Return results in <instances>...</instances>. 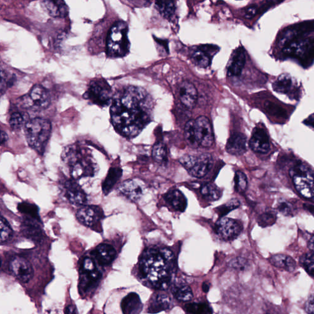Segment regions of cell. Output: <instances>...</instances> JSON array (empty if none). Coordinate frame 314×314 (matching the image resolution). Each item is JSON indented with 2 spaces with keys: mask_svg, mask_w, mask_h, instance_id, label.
<instances>
[{
  "mask_svg": "<svg viewBox=\"0 0 314 314\" xmlns=\"http://www.w3.org/2000/svg\"><path fill=\"white\" fill-rule=\"evenodd\" d=\"M303 268L308 274L314 277V253L312 252L304 254L300 258Z\"/></svg>",
  "mask_w": 314,
  "mask_h": 314,
  "instance_id": "obj_40",
  "label": "cell"
},
{
  "mask_svg": "<svg viewBox=\"0 0 314 314\" xmlns=\"http://www.w3.org/2000/svg\"><path fill=\"white\" fill-rule=\"evenodd\" d=\"M257 8L255 6L248 7L245 12V17L247 19H252L257 13Z\"/></svg>",
  "mask_w": 314,
  "mask_h": 314,
  "instance_id": "obj_51",
  "label": "cell"
},
{
  "mask_svg": "<svg viewBox=\"0 0 314 314\" xmlns=\"http://www.w3.org/2000/svg\"><path fill=\"white\" fill-rule=\"evenodd\" d=\"M171 305V298L168 295L163 293L154 294L150 301L148 312L151 313H157L169 309Z\"/></svg>",
  "mask_w": 314,
  "mask_h": 314,
  "instance_id": "obj_27",
  "label": "cell"
},
{
  "mask_svg": "<svg viewBox=\"0 0 314 314\" xmlns=\"http://www.w3.org/2000/svg\"><path fill=\"white\" fill-rule=\"evenodd\" d=\"M282 53L287 58L296 60L303 67H310L314 62V38H299L286 44Z\"/></svg>",
  "mask_w": 314,
  "mask_h": 314,
  "instance_id": "obj_6",
  "label": "cell"
},
{
  "mask_svg": "<svg viewBox=\"0 0 314 314\" xmlns=\"http://www.w3.org/2000/svg\"><path fill=\"white\" fill-rule=\"evenodd\" d=\"M18 209L21 213L26 215L28 218L40 220L39 215H38L39 209L35 204L24 202L19 204Z\"/></svg>",
  "mask_w": 314,
  "mask_h": 314,
  "instance_id": "obj_37",
  "label": "cell"
},
{
  "mask_svg": "<svg viewBox=\"0 0 314 314\" xmlns=\"http://www.w3.org/2000/svg\"><path fill=\"white\" fill-rule=\"evenodd\" d=\"M165 199L176 211L184 212L187 206V200L184 194L177 189L169 190L165 194Z\"/></svg>",
  "mask_w": 314,
  "mask_h": 314,
  "instance_id": "obj_26",
  "label": "cell"
},
{
  "mask_svg": "<svg viewBox=\"0 0 314 314\" xmlns=\"http://www.w3.org/2000/svg\"><path fill=\"white\" fill-rule=\"evenodd\" d=\"M304 207L305 209L307 210L308 212L314 214V206L310 205V204H304Z\"/></svg>",
  "mask_w": 314,
  "mask_h": 314,
  "instance_id": "obj_56",
  "label": "cell"
},
{
  "mask_svg": "<svg viewBox=\"0 0 314 314\" xmlns=\"http://www.w3.org/2000/svg\"><path fill=\"white\" fill-rule=\"evenodd\" d=\"M209 287H210V285L208 283H204L203 285V291L205 292V293H207V292H208L209 290Z\"/></svg>",
  "mask_w": 314,
  "mask_h": 314,
  "instance_id": "obj_57",
  "label": "cell"
},
{
  "mask_svg": "<svg viewBox=\"0 0 314 314\" xmlns=\"http://www.w3.org/2000/svg\"><path fill=\"white\" fill-rule=\"evenodd\" d=\"M265 314H280L277 312L276 310L272 309L269 310Z\"/></svg>",
  "mask_w": 314,
  "mask_h": 314,
  "instance_id": "obj_58",
  "label": "cell"
},
{
  "mask_svg": "<svg viewBox=\"0 0 314 314\" xmlns=\"http://www.w3.org/2000/svg\"><path fill=\"white\" fill-rule=\"evenodd\" d=\"M65 313L66 314H78L77 308L75 305L71 304L68 305L65 309Z\"/></svg>",
  "mask_w": 314,
  "mask_h": 314,
  "instance_id": "obj_52",
  "label": "cell"
},
{
  "mask_svg": "<svg viewBox=\"0 0 314 314\" xmlns=\"http://www.w3.org/2000/svg\"><path fill=\"white\" fill-rule=\"evenodd\" d=\"M63 162L69 169L73 179L93 177L97 173L98 166L89 149L78 145L68 146L62 155Z\"/></svg>",
  "mask_w": 314,
  "mask_h": 314,
  "instance_id": "obj_3",
  "label": "cell"
},
{
  "mask_svg": "<svg viewBox=\"0 0 314 314\" xmlns=\"http://www.w3.org/2000/svg\"><path fill=\"white\" fill-rule=\"evenodd\" d=\"M174 296L180 301L187 302L193 298V292L190 286L184 285L178 286L173 290Z\"/></svg>",
  "mask_w": 314,
  "mask_h": 314,
  "instance_id": "obj_38",
  "label": "cell"
},
{
  "mask_svg": "<svg viewBox=\"0 0 314 314\" xmlns=\"http://www.w3.org/2000/svg\"><path fill=\"white\" fill-rule=\"evenodd\" d=\"M304 124L314 128V113L311 114L309 117H308V118L305 120Z\"/></svg>",
  "mask_w": 314,
  "mask_h": 314,
  "instance_id": "obj_53",
  "label": "cell"
},
{
  "mask_svg": "<svg viewBox=\"0 0 314 314\" xmlns=\"http://www.w3.org/2000/svg\"><path fill=\"white\" fill-rule=\"evenodd\" d=\"M194 120H191L185 125L184 136L185 140L189 145L196 147L195 132H194Z\"/></svg>",
  "mask_w": 314,
  "mask_h": 314,
  "instance_id": "obj_44",
  "label": "cell"
},
{
  "mask_svg": "<svg viewBox=\"0 0 314 314\" xmlns=\"http://www.w3.org/2000/svg\"><path fill=\"white\" fill-rule=\"evenodd\" d=\"M226 151L231 155H241L247 151L246 136L241 133H235L229 138L226 146Z\"/></svg>",
  "mask_w": 314,
  "mask_h": 314,
  "instance_id": "obj_21",
  "label": "cell"
},
{
  "mask_svg": "<svg viewBox=\"0 0 314 314\" xmlns=\"http://www.w3.org/2000/svg\"><path fill=\"white\" fill-rule=\"evenodd\" d=\"M93 255L100 264L109 265L116 257V251L111 245L101 244L95 248Z\"/></svg>",
  "mask_w": 314,
  "mask_h": 314,
  "instance_id": "obj_22",
  "label": "cell"
},
{
  "mask_svg": "<svg viewBox=\"0 0 314 314\" xmlns=\"http://www.w3.org/2000/svg\"><path fill=\"white\" fill-rule=\"evenodd\" d=\"M81 269L82 272H91L97 269L94 260L91 258L86 257L81 264Z\"/></svg>",
  "mask_w": 314,
  "mask_h": 314,
  "instance_id": "obj_47",
  "label": "cell"
},
{
  "mask_svg": "<svg viewBox=\"0 0 314 314\" xmlns=\"http://www.w3.org/2000/svg\"><path fill=\"white\" fill-rule=\"evenodd\" d=\"M246 61L244 48L239 47L233 52L229 62L227 75L228 76H238L241 75Z\"/></svg>",
  "mask_w": 314,
  "mask_h": 314,
  "instance_id": "obj_20",
  "label": "cell"
},
{
  "mask_svg": "<svg viewBox=\"0 0 314 314\" xmlns=\"http://www.w3.org/2000/svg\"><path fill=\"white\" fill-rule=\"evenodd\" d=\"M179 97L180 100L185 107L193 108L197 102V90L194 85L189 82H183L180 86Z\"/></svg>",
  "mask_w": 314,
  "mask_h": 314,
  "instance_id": "obj_19",
  "label": "cell"
},
{
  "mask_svg": "<svg viewBox=\"0 0 314 314\" xmlns=\"http://www.w3.org/2000/svg\"><path fill=\"white\" fill-rule=\"evenodd\" d=\"M293 86V81L291 76L287 74H282L278 76L273 83L274 91L280 94H287L290 93Z\"/></svg>",
  "mask_w": 314,
  "mask_h": 314,
  "instance_id": "obj_30",
  "label": "cell"
},
{
  "mask_svg": "<svg viewBox=\"0 0 314 314\" xmlns=\"http://www.w3.org/2000/svg\"><path fill=\"white\" fill-rule=\"evenodd\" d=\"M128 27L124 21H117L112 26L106 41V51L111 58L127 56L130 43L128 38Z\"/></svg>",
  "mask_w": 314,
  "mask_h": 314,
  "instance_id": "obj_5",
  "label": "cell"
},
{
  "mask_svg": "<svg viewBox=\"0 0 314 314\" xmlns=\"http://www.w3.org/2000/svg\"><path fill=\"white\" fill-rule=\"evenodd\" d=\"M153 102L141 87L129 86L116 95L110 109L114 129L128 138L138 136L151 121Z\"/></svg>",
  "mask_w": 314,
  "mask_h": 314,
  "instance_id": "obj_1",
  "label": "cell"
},
{
  "mask_svg": "<svg viewBox=\"0 0 314 314\" xmlns=\"http://www.w3.org/2000/svg\"><path fill=\"white\" fill-rule=\"evenodd\" d=\"M26 117L23 114L15 113L12 114L10 119V125L13 130L20 129L24 125H26Z\"/></svg>",
  "mask_w": 314,
  "mask_h": 314,
  "instance_id": "obj_45",
  "label": "cell"
},
{
  "mask_svg": "<svg viewBox=\"0 0 314 314\" xmlns=\"http://www.w3.org/2000/svg\"><path fill=\"white\" fill-rule=\"evenodd\" d=\"M64 195L71 204L76 206L83 205L87 202V195L84 191L75 181L67 179L63 182Z\"/></svg>",
  "mask_w": 314,
  "mask_h": 314,
  "instance_id": "obj_16",
  "label": "cell"
},
{
  "mask_svg": "<svg viewBox=\"0 0 314 314\" xmlns=\"http://www.w3.org/2000/svg\"><path fill=\"white\" fill-rule=\"evenodd\" d=\"M42 6L49 15L53 18H64L67 17L69 13L66 3L64 1H43Z\"/></svg>",
  "mask_w": 314,
  "mask_h": 314,
  "instance_id": "obj_25",
  "label": "cell"
},
{
  "mask_svg": "<svg viewBox=\"0 0 314 314\" xmlns=\"http://www.w3.org/2000/svg\"><path fill=\"white\" fill-rule=\"evenodd\" d=\"M191 59L194 64L201 68L208 67L211 62V57L206 49H198L194 51L191 55Z\"/></svg>",
  "mask_w": 314,
  "mask_h": 314,
  "instance_id": "obj_31",
  "label": "cell"
},
{
  "mask_svg": "<svg viewBox=\"0 0 314 314\" xmlns=\"http://www.w3.org/2000/svg\"><path fill=\"white\" fill-rule=\"evenodd\" d=\"M123 314H139L143 309V304L138 294L130 293L123 298L121 302Z\"/></svg>",
  "mask_w": 314,
  "mask_h": 314,
  "instance_id": "obj_23",
  "label": "cell"
},
{
  "mask_svg": "<svg viewBox=\"0 0 314 314\" xmlns=\"http://www.w3.org/2000/svg\"><path fill=\"white\" fill-rule=\"evenodd\" d=\"M249 146L253 152L266 154L270 149L268 135L264 128L256 127L253 130L249 141Z\"/></svg>",
  "mask_w": 314,
  "mask_h": 314,
  "instance_id": "obj_18",
  "label": "cell"
},
{
  "mask_svg": "<svg viewBox=\"0 0 314 314\" xmlns=\"http://www.w3.org/2000/svg\"><path fill=\"white\" fill-rule=\"evenodd\" d=\"M79 222L90 228H94L103 219L104 212L97 206H85L76 214Z\"/></svg>",
  "mask_w": 314,
  "mask_h": 314,
  "instance_id": "obj_15",
  "label": "cell"
},
{
  "mask_svg": "<svg viewBox=\"0 0 314 314\" xmlns=\"http://www.w3.org/2000/svg\"><path fill=\"white\" fill-rule=\"evenodd\" d=\"M290 174L297 192L302 197L314 202V171L303 164L294 166Z\"/></svg>",
  "mask_w": 314,
  "mask_h": 314,
  "instance_id": "obj_7",
  "label": "cell"
},
{
  "mask_svg": "<svg viewBox=\"0 0 314 314\" xmlns=\"http://www.w3.org/2000/svg\"><path fill=\"white\" fill-rule=\"evenodd\" d=\"M235 189L237 192L244 193L247 190L248 181L247 176L241 171H237L234 177Z\"/></svg>",
  "mask_w": 314,
  "mask_h": 314,
  "instance_id": "obj_41",
  "label": "cell"
},
{
  "mask_svg": "<svg viewBox=\"0 0 314 314\" xmlns=\"http://www.w3.org/2000/svg\"><path fill=\"white\" fill-rule=\"evenodd\" d=\"M314 32V21L303 22L284 29L278 38L281 45L284 46L294 40L302 38Z\"/></svg>",
  "mask_w": 314,
  "mask_h": 314,
  "instance_id": "obj_12",
  "label": "cell"
},
{
  "mask_svg": "<svg viewBox=\"0 0 314 314\" xmlns=\"http://www.w3.org/2000/svg\"><path fill=\"white\" fill-rule=\"evenodd\" d=\"M194 132L196 146L209 147L214 142V133L209 120L205 116H200L194 122Z\"/></svg>",
  "mask_w": 314,
  "mask_h": 314,
  "instance_id": "obj_11",
  "label": "cell"
},
{
  "mask_svg": "<svg viewBox=\"0 0 314 314\" xmlns=\"http://www.w3.org/2000/svg\"><path fill=\"white\" fill-rule=\"evenodd\" d=\"M13 230L9 222L4 217L1 218V243L4 244L9 240L13 235Z\"/></svg>",
  "mask_w": 314,
  "mask_h": 314,
  "instance_id": "obj_43",
  "label": "cell"
},
{
  "mask_svg": "<svg viewBox=\"0 0 314 314\" xmlns=\"http://www.w3.org/2000/svg\"><path fill=\"white\" fill-rule=\"evenodd\" d=\"M269 261L273 266L288 272L293 271L296 269V263L294 259L283 254H275L270 258Z\"/></svg>",
  "mask_w": 314,
  "mask_h": 314,
  "instance_id": "obj_28",
  "label": "cell"
},
{
  "mask_svg": "<svg viewBox=\"0 0 314 314\" xmlns=\"http://www.w3.org/2000/svg\"><path fill=\"white\" fill-rule=\"evenodd\" d=\"M278 210L283 215H287V216L293 214L294 211L293 206L290 203L286 201L281 202L278 204Z\"/></svg>",
  "mask_w": 314,
  "mask_h": 314,
  "instance_id": "obj_49",
  "label": "cell"
},
{
  "mask_svg": "<svg viewBox=\"0 0 314 314\" xmlns=\"http://www.w3.org/2000/svg\"><path fill=\"white\" fill-rule=\"evenodd\" d=\"M152 157L158 163H166L168 161L167 149L161 142L155 144L152 149Z\"/></svg>",
  "mask_w": 314,
  "mask_h": 314,
  "instance_id": "obj_35",
  "label": "cell"
},
{
  "mask_svg": "<svg viewBox=\"0 0 314 314\" xmlns=\"http://www.w3.org/2000/svg\"><path fill=\"white\" fill-rule=\"evenodd\" d=\"M8 139L7 134L4 132H2L1 133V143L2 144H4L6 143Z\"/></svg>",
  "mask_w": 314,
  "mask_h": 314,
  "instance_id": "obj_55",
  "label": "cell"
},
{
  "mask_svg": "<svg viewBox=\"0 0 314 314\" xmlns=\"http://www.w3.org/2000/svg\"><path fill=\"white\" fill-rule=\"evenodd\" d=\"M179 162L191 176L196 178L205 176L213 165V158L209 154L185 155L180 158Z\"/></svg>",
  "mask_w": 314,
  "mask_h": 314,
  "instance_id": "obj_8",
  "label": "cell"
},
{
  "mask_svg": "<svg viewBox=\"0 0 314 314\" xmlns=\"http://www.w3.org/2000/svg\"><path fill=\"white\" fill-rule=\"evenodd\" d=\"M240 206V202L237 199H232L231 200L223 205L218 207L217 208L218 214H219L221 218L225 216L229 212L236 209Z\"/></svg>",
  "mask_w": 314,
  "mask_h": 314,
  "instance_id": "obj_42",
  "label": "cell"
},
{
  "mask_svg": "<svg viewBox=\"0 0 314 314\" xmlns=\"http://www.w3.org/2000/svg\"><path fill=\"white\" fill-rule=\"evenodd\" d=\"M51 130V122L47 119L37 117L29 120L24 126L25 135L29 145L38 152L43 153Z\"/></svg>",
  "mask_w": 314,
  "mask_h": 314,
  "instance_id": "obj_4",
  "label": "cell"
},
{
  "mask_svg": "<svg viewBox=\"0 0 314 314\" xmlns=\"http://www.w3.org/2000/svg\"><path fill=\"white\" fill-rule=\"evenodd\" d=\"M51 104V97L47 89L42 85L37 84L32 87L28 95L23 98L25 107L33 110H43Z\"/></svg>",
  "mask_w": 314,
  "mask_h": 314,
  "instance_id": "obj_10",
  "label": "cell"
},
{
  "mask_svg": "<svg viewBox=\"0 0 314 314\" xmlns=\"http://www.w3.org/2000/svg\"><path fill=\"white\" fill-rule=\"evenodd\" d=\"M264 109L270 116L277 119H286L288 118L287 112L278 104L267 101L264 103Z\"/></svg>",
  "mask_w": 314,
  "mask_h": 314,
  "instance_id": "obj_33",
  "label": "cell"
},
{
  "mask_svg": "<svg viewBox=\"0 0 314 314\" xmlns=\"http://www.w3.org/2000/svg\"><path fill=\"white\" fill-rule=\"evenodd\" d=\"M174 262V254L168 248H147L141 256L139 271L154 287L164 290L170 284L171 267Z\"/></svg>",
  "mask_w": 314,
  "mask_h": 314,
  "instance_id": "obj_2",
  "label": "cell"
},
{
  "mask_svg": "<svg viewBox=\"0 0 314 314\" xmlns=\"http://www.w3.org/2000/svg\"><path fill=\"white\" fill-rule=\"evenodd\" d=\"M102 277L98 270L91 272H82L79 282V289L83 293H88L96 288Z\"/></svg>",
  "mask_w": 314,
  "mask_h": 314,
  "instance_id": "obj_24",
  "label": "cell"
},
{
  "mask_svg": "<svg viewBox=\"0 0 314 314\" xmlns=\"http://www.w3.org/2000/svg\"><path fill=\"white\" fill-rule=\"evenodd\" d=\"M276 214L274 212H267L260 215L258 223L262 227H267L274 224L276 221Z\"/></svg>",
  "mask_w": 314,
  "mask_h": 314,
  "instance_id": "obj_46",
  "label": "cell"
},
{
  "mask_svg": "<svg viewBox=\"0 0 314 314\" xmlns=\"http://www.w3.org/2000/svg\"><path fill=\"white\" fill-rule=\"evenodd\" d=\"M201 193L204 199L209 201H214L219 199L222 196V192L216 185L209 183L201 188Z\"/></svg>",
  "mask_w": 314,
  "mask_h": 314,
  "instance_id": "obj_32",
  "label": "cell"
},
{
  "mask_svg": "<svg viewBox=\"0 0 314 314\" xmlns=\"http://www.w3.org/2000/svg\"><path fill=\"white\" fill-rule=\"evenodd\" d=\"M308 247L309 248L311 252L314 253V234L313 236L311 237L309 241H308Z\"/></svg>",
  "mask_w": 314,
  "mask_h": 314,
  "instance_id": "obj_54",
  "label": "cell"
},
{
  "mask_svg": "<svg viewBox=\"0 0 314 314\" xmlns=\"http://www.w3.org/2000/svg\"><path fill=\"white\" fill-rule=\"evenodd\" d=\"M119 190L125 197L136 202L140 199L144 195L145 184L139 179H129L123 182L120 185Z\"/></svg>",
  "mask_w": 314,
  "mask_h": 314,
  "instance_id": "obj_17",
  "label": "cell"
},
{
  "mask_svg": "<svg viewBox=\"0 0 314 314\" xmlns=\"http://www.w3.org/2000/svg\"><path fill=\"white\" fill-rule=\"evenodd\" d=\"M305 310L307 314H314V294L308 297L305 304Z\"/></svg>",
  "mask_w": 314,
  "mask_h": 314,
  "instance_id": "obj_50",
  "label": "cell"
},
{
  "mask_svg": "<svg viewBox=\"0 0 314 314\" xmlns=\"http://www.w3.org/2000/svg\"><path fill=\"white\" fill-rule=\"evenodd\" d=\"M185 309L190 314H212V310L204 303H190L185 305Z\"/></svg>",
  "mask_w": 314,
  "mask_h": 314,
  "instance_id": "obj_39",
  "label": "cell"
},
{
  "mask_svg": "<svg viewBox=\"0 0 314 314\" xmlns=\"http://www.w3.org/2000/svg\"><path fill=\"white\" fill-rule=\"evenodd\" d=\"M215 231L221 238L230 241L241 233L242 225L239 221L230 218H220L215 224Z\"/></svg>",
  "mask_w": 314,
  "mask_h": 314,
  "instance_id": "obj_13",
  "label": "cell"
},
{
  "mask_svg": "<svg viewBox=\"0 0 314 314\" xmlns=\"http://www.w3.org/2000/svg\"><path fill=\"white\" fill-rule=\"evenodd\" d=\"M83 97L95 105L105 107L110 103L113 94L111 87L105 79H97L90 83Z\"/></svg>",
  "mask_w": 314,
  "mask_h": 314,
  "instance_id": "obj_9",
  "label": "cell"
},
{
  "mask_svg": "<svg viewBox=\"0 0 314 314\" xmlns=\"http://www.w3.org/2000/svg\"><path fill=\"white\" fill-rule=\"evenodd\" d=\"M35 221L32 218H28V219L25 220L23 230L26 235L29 237L30 238L39 239L42 234V231H41L39 225L37 223H35Z\"/></svg>",
  "mask_w": 314,
  "mask_h": 314,
  "instance_id": "obj_34",
  "label": "cell"
},
{
  "mask_svg": "<svg viewBox=\"0 0 314 314\" xmlns=\"http://www.w3.org/2000/svg\"><path fill=\"white\" fill-rule=\"evenodd\" d=\"M122 175V170L121 168L114 167L109 169L108 175L102 185L103 192L105 195H108L111 192L114 185L121 179Z\"/></svg>",
  "mask_w": 314,
  "mask_h": 314,
  "instance_id": "obj_29",
  "label": "cell"
},
{
  "mask_svg": "<svg viewBox=\"0 0 314 314\" xmlns=\"http://www.w3.org/2000/svg\"><path fill=\"white\" fill-rule=\"evenodd\" d=\"M10 269L14 276L23 283L29 282L34 277V271L32 264L21 256H15L12 258Z\"/></svg>",
  "mask_w": 314,
  "mask_h": 314,
  "instance_id": "obj_14",
  "label": "cell"
},
{
  "mask_svg": "<svg viewBox=\"0 0 314 314\" xmlns=\"http://www.w3.org/2000/svg\"><path fill=\"white\" fill-rule=\"evenodd\" d=\"M155 7L164 18L169 19L174 15L176 7L174 2L159 1L155 3Z\"/></svg>",
  "mask_w": 314,
  "mask_h": 314,
  "instance_id": "obj_36",
  "label": "cell"
},
{
  "mask_svg": "<svg viewBox=\"0 0 314 314\" xmlns=\"http://www.w3.org/2000/svg\"><path fill=\"white\" fill-rule=\"evenodd\" d=\"M229 266L233 267L234 269L241 270V271H244V269L247 268L248 266V262L245 259L241 257H237L232 260Z\"/></svg>",
  "mask_w": 314,
  "mask_h": 314,
  "instance_id": "obj_48",
  "label": "cell"
}]
</instances>
